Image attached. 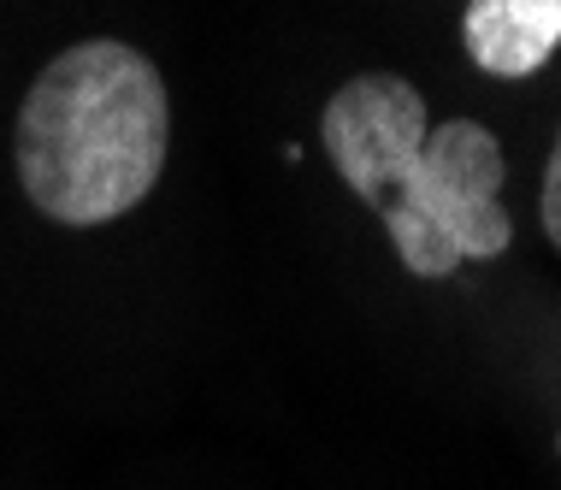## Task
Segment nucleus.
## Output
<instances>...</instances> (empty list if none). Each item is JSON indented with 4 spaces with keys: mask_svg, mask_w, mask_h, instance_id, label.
I'll return each mask as SVG.
<instances>
[{
    "mask_svg": "<svg viewBox=\"0 0 561 490\" xmlns=\"http://www.w3.org/2000/svg\"><path fill=\"white\" fill-rule=\"evenodd\" d=\"M461 42L484 78H533L561 48V0H467Z\"/></svg>",
    "mask_w": 561,
    "mask_h": 490,
    "instance_id": "obj_3",
    "label": "nucleus"
},
{
    "mask_svg": "<svg viewBox=\"0 0 561 490\" xmlns=\"http://www.w3.org/2000/svg\"><path fill=\"white\" fill-rule=\"evenodd\" d=\"M325 155L360 195L414 278H449L467 260L514 242L503 207V143L479 118H426V95L402 71H360L320 113Z\"/></svg>",
    "mask_w": 561,
    "mask_h": 490,
    "instance_id": "obj_1",
    "label": "nucleus"
},
{
    "mask_svg": "<svg viewBox=\"0 0 561 490\" xmlns=\"http://www.w3.org/2000/svg\"><path fill=\"white\" fill-rule=\"evenodd\" d=\"M538 219H543V237H550V242H556V254H561V130H556L550 166H543V190H538Z\"/></svg>",
    "mask_w": 561,
    "mask_h": 490,
    "instance_id": "obj_4",
    "label": "nucleus"
},
{
    "mask_svg": "<svg viewBox=\"0 0 561 490\" xmlns=\"http://www.w3.org/2000/svg\"><path fill=\"white\" fill-rule=\"evenodd\" d=\"M165 78L118 36H89L54 54L12 118V166L30 207L66 231H95L142 207L165 172Z\"/></svg>",
    "mask_w": 561,
    "mask_h": 490,
    "instance_id": "obj_2",
    "label": "nucleus"
}]
</instances>
